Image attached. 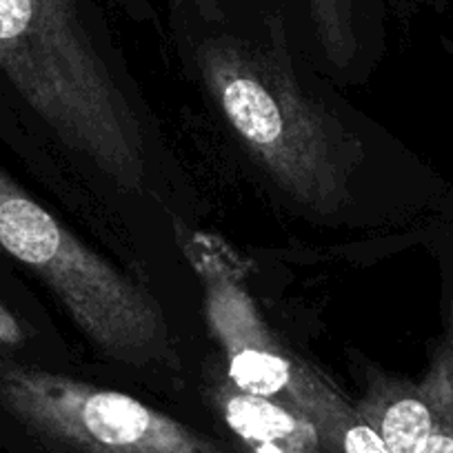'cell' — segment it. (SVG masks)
Here are the masks:
<instances>
[{
	"label": "cell",
	"mask_w": 453,
	"mask_h": 453,
	"mask_svg": "<svg viewBox=\"0 0 453 453\" xmlns=\"http://www.w3.org/2000/svg\"><path fill=\"white\" fill-rule=\"evenodd\" d=\"M0 69L73 150L119 182L141 180L138 120L78 0H0Z\"/></svg>",
	"instance_id": "cell-1"
},
{
	"label": "cell",
	"mask_w": 453,
	"mask_h": 453,
	"mask_svg": "<svg viewBox=\"0 0 453 453\" xmlns=\"http://www.w3.org/2000/svg\"><path fill=\"white\" fill-rule=\"evenodd\" d=\"M0 250L41 273L103 351L132 365L165 356L167 326L156 300L78 242L3 169Z\"/></svg>",
	"instance_id": "cell-2"
},
{
	"label": "cell",
	"mask_w": 453,
	"mask_h": 453,
	"mask_svg": "<svg viewBox=\"0 0 453 453\" xmlns=\"http://www.w3.org/2000/svg\"><path fill=\"white\" fill-rule=\"evenodd\" d=\"M204 72L226 120L285 187L309 203L338 191L340 158L329 125L280 69L222 42L204 51Z\"/></svg>",
	"instance_id": "cell-3"
},
{
	"label": "cell",
	"mask_w": 453,
	"mask_h": 453,
	"mask_svg": "<svg viewBox=\"0 0 453 453\" xmlns=\"http://www.w3.org/2000/svg\"><path fill=\"white\" fill-rule=\"evenodd\" d=\"M0 395L36 434L69 453H225L132 395L45 372L0 369Z\"/></svg>",
	"instance_id": "cell-4"
},
{
	"label": "cell",
	"mask_w": 453,
	"mask_h": 453,
	"mask_svg": "<svg viewBox=\"0 0 453 453\" xmlns=\"http://www.w3.org/2000/svg\"><path fill=\"white\" fill-rule=\"evenodd\" d=\"M220 411L254 453H320L325 447L307 416L269 398L229 391L222 394Z\"/></svg>",
	"instance_id": "cell-5"
},
{
	"label": "cell",
	"mask_w": 453,
	"mask_h": 453,
	"mask_svg": "<svg viewBox=\"0 0 453 453\" xmlns=\"http://www.w3.org/2000/svg\"><path fill=\"white\" fill-rule=\"evenodd\" d=\"M391 453H418L431 431V413L416 389L382 400L376 411L365 413Z\"/></svg>",
	"instance_id": "cell-6"
},
{
	"label": "cell",
	"mask_w": 453,
	"mask_h": 453,
	"mask_svg": "<svg viewBox=\"0 0 453 453\" xmlns=\"http://www.w3.org/2000/svg\"><path fill=\"white\" fill-rule=\"evenodd\" d=\"M416 391L431 413V431L418 453H453V331Z\"/></svg>",
	"instance_id": "cell-7"
},
{
	"label": "cell",
	"mask_w": 453,
	"mask_h": 453,
	"mask_svg": "<svg viewBox=\"0 0 453 453\" xmlns=\"http://www.w3.org/2000/svg\"><path fill=\"white\" fill-rule=\"evenodd\" d=\"M334 453H391L385 440L365 418L351 416L340 426L334 440Z\"/></svg>",
	"instance_id": "cell-8"
},
{
	"label": "cell",
	"mask_w": 453,
	"mask_h": 453,
	"mask_svg": "<svg viewBox=\"0 0 453 453\" xmlns=\"http://www.w3.org/2000/svg\"><path fill=\"white\" fill-rule=\"evenodd\" d=\"M318 27L329 42H342L349 25V0H311Z\"/></svg>",
	"instance_id": "cell-9"
},
{
	"label": "cell",
	"mask_w": 453,
	"mask_h": 453,
	"mask_svg": "<svg viewBox=\"0 0 453 453\" xmlns=\"http://www.w3.org/2000/svg\"><path fill=\"white\" fill-rule=\"evenodd\" d=\"M20 338L16 322L0 309V342H16Z\"/></svg>",
	"instance_id": "cell-10"
}]
</instances>
